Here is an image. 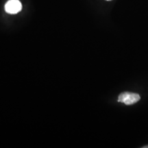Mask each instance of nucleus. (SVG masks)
<instances>
[{
    "instance_id": "nucleus-3",
    "label": "nucleus",
    "mask_w": 148,
    "mask_h": 148,
    "mask_svg": "<svg viewBox=\"0 0 148 148\" xmlns=\"http://www.w3.org/2000/svg\"><path fill=\"white\" fill-rule=\"evenodd\" d=\"M143 148H148V145H147V146H144Z\"/></svg>"
},
{
    "instance_id": "nucleus-2",
    "label": "nucleus",
    "mask_w": 148,
    "mask_h": 148,
    "mask_svg": "<svg viewBox=\"0 0 148 148\" xmlns=\"http://www.w3.org/2000/svg\"><path fill=\"white\" fill-rule=\"evenodd\" d=\"M21 9V3L18 0H9L5 5V10L8 14H17Z\"/></svg>"
},
{
    "instance_id": "nucleus-1",
    "label": "nucleus",
    "mask_w": 148,
    "mask_h": 148,
    "mask_svg": "<svg viewBox=\"0 0 148 148\" xmlns=\"http://www.w3.org/2000/svg\"><path fill=\"white\" fill-rule=\"evenodd\" d=\"M140 95L137 93L130 92H124L120 94L118 97V101L126 105H132L140 100Z\"/></svg>"
},
{
    "instance_id": "nucleus-4",
    "label": "nucleus",
    "mask_w": 148,
    "mask_h": 148,
    "mask_svg": "<svg viewBox=\"0 0 148 148\" xmlns=\"http://www.w3.org/2000/svg\"><path fill=\"white\" fill-rule=\"evenodd\" d=\"M106 1H111V0H106Z\"/></svg>"
}]
</instances>
